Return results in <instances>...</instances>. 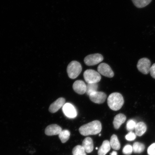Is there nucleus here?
Listing matches in <instances>:
<instances>
[{
	"mask_svg": "<svg viewBox=\"0 0 155 155\" xmlns=\"http://www.w3.org/2000/svg\"><path fill=\"white\" fill-rule=\"evenodd\" d=\"M86 151L81 145H77L72 150L73 155H87Z\"/></svg>",
	"mask_w": 155,
	"mask_h": 155,
	"instance_id": "4be33fe9",
	"label": "nucleus"
},
{
	"mask_svg": "<svg viewBox=\"0 0 155 155\" xmlns=\"http://www.w3.org/2000/svg\"><path fill=\"white\" fill-rule=\"evenodd\" d=\"M65 102L64 98L62 97L58 98L50 105L49 108L50 112L52 113H55L64 105Z\"/></svg>",
	"mask_w": 155,
	"mask_h": 155,
	"instance_id": "9b49d317",
	"label": "nucleus"
},
{
	"mask_svg": "<svg viewBox=\"0 0 155 155\" xmlns=\"http://www.w3.org/2000/svg\"><path fill=\"white\" fill-rule=\"evenodd\" d=\"M136 7L139 8H143L148 5L152 0H131Z\"/></svg>",
	"mask_w": 155,
	"mask_h": 155,
	"instance_id": "a211bd4d",
	"label": "nucleus"
},
{
	"mask_svg": "<svg viewBox=\"0 0 155 155\" xmlns=\"http://www.w3.org/2000/svg\"><path fill=\"white\" fill-rule=\"evenodd\" d=\"M82 146L87 153L92 152L94 150V143L92 139L90 137H87L83 141Z\"/></svg>",
	"mask_w": 155,
	"mask_h": 155,
	"instance_id": "4468645a",
	"label": "nucleus"
},
{
	"mask_svg": "<svg viewBox=\"0 0 155 155\" xmlns=\"http://www.w3.org/2000/svg\"><path fill=\"white\" fill-rule=\"evenodd\" d=\"M62 109L64 114L68 118L73 119L76 117L77 110L72 104L69 103L65 104L63 107Z\"/></svg>",
	"mask_w": 155,
	"mask_h": 155,
	"instance_id": "6e6552de",
	"label": "nucleus"
},
{
	"mask_svg": "<svg viewBox=\"0 0 155 155\" xmlns=\"http://www.w3.org/2000/svg\"><path fill=\"white\" fill-rule=\"evenodd\" d=\"M83 76L85 81L88 83H98L101 79L100 74L92 69L87 70L84 71Z\"/></svg>",
	"mask_w": 155,
	"mask_h": 155,
	"instance_id": "20e7f679",
	"label": "nucleus"
},
{
	"mask_svg": "<svg viewBox=\"0 0 155 155\" xmlns=\"http://www.w3.org/2000/svg\"><path fill=\"white\" fill-rule=\"evenodd\" d=\"M136 122L133 120H130L128 121L127 124V129L128 131H132L135 129L137 125Z\"/></svg>",
	"mask_w": 155,
	"mask_h": 155,
	"instance_id": "5701e85b",
	"label": "nucleus"
},
{
	"mask_svg": "<svg viewBox=\"0 0 155 155\" xmlns=\"http://www.w3.org/2000/svg\"><path fill=\"white\" fill-rule=\"evenodd\" d=\"M98 148H96V150H98Z\"/></svg>",
	"mask_w": 155,
	"mask_h": 155,
	"instance_id": "c85d7f7f",
	"label": "nucleus"
},
{
	"mask_svg": "<svg viewBox=\"0 0 155 155\" xmlns=\"http://www.w3.org/2000/svg\"><path fill=\"white\" fill-rule=\"evenodd\" d=\"M104 60V58L101 54H94L87 56L84 59V62L88 66H93L97 64Z\"/></svg>",
	"mask_w": 155,
	"mask_h": 155,
	"instance_id": "423d86ee",
	"label": "nucleus"
},
{
	"mask_svg": "<svg viewBox=\"0 0 155 155\" xmlns=\"http://www.w3.org/2000/svg\"><path fill=\"white\" fill-rule=\"evenodd\" d=\"M70 136V132L67 130H62L59 134V137L61 142L64 143L69 140Z\"/></svg>",
	"mask_w": 155,
	"mask_h": 155,
	"instance_id": "412c9836",
	"label": "nucleus"
},
{
	"mask_svg": "<svg viewBox=\"0 0 155 155\" xmlns=\"http://www.w3.org/2000/svg\"><path fill=\"white\" fill-rule=\"evenodd\" d=\"M89 98L92 101L95 103L102 104L105 102L107 96L103 92L97 91L90 94Z\"/></svg>",
	"mask_w": 155,
	"mask_h": 155,
	"instance_id": "1a4fd4ad",
	"label": "nucleus"
},
{
	"mask_svg": "<svg viewBox=\"0 0 155 155\" xmlns=\"http://www.w3.org/2000/svg\"><path fill=\"white\" fill-rule=\"evenodd\" d=\"M98 84L97 83H88L87 86V90L86 93L88 96L94 92L97 91Z\"/></svg>",
	"mask_w": 155,
	"mask_h": 155,
	"instance_id": "6ab92c4d",
	"label": "nucleus"
},
{
	"mask_svg": "<svg viewBox=\"0 0 155 155\" xmlns=\"http://www.w3.org/2000/svg\"><path fill=\"white\" fill-rule=\"evenodd\" d=\"M124 99L122 95L119 93H113L110 94L107 99L108 106L113 111L120 109L124 104Z\"/></svg>",
	"mask_w": 155,
	"mask_h": 155,
	"instance_id": "f03ea898",
	"label": "nucleus"
},
{
	"mask_svg": "<svg viewBox=\"0 0 155 155\" xmlns=\"http://www.w3.org/2000/svg\"><path fill=\"white\" fill-rule=\"evenodd\" d=\"M151 61L148 58H141L138 61L137 67L138 70L144 74H147L150 72Z\"/></svg>",
	"mask_w": 155,
	"mask_h": 155,
	"instance_id": "39448f33",
	"label": "nucleus"
},
{
	"mask_svg": "<svg viewBox=\"0 0 155 155\" xmlns=\"http://www.w3.org/2000/svg\"><path fill=\"white\" fill-rule=\"evenodd\" d=\"M117 152H116V151H113L111 153L110 155H117Z\"/></svg>",
	"mask_w": 155,
	"mask_h": 155,
	"instance_id": "cd10ccee",
	"label": "nucleus"
},
{
	"mask_svg": "<svg viewBox=\"0 0 155 155\" xmlns=\"http://www.w3.org/2000/svg\"><path fill=\"white\" fill-rule=\"evenodd\" d=\"M150 73L151 76L153 78L155 79V63H154L153 64L152 66H151Z\"/></svg>",
	"mask_w": 155,
	"mask_h": 155,
	"instance_id": "bb28decb",
	"label": "nucleus"
},
{
	"mask_svg": "<svg viewBox=\"0 0 155 155\" xmlns=\"http://www.w3.org/2000/svg\"><path fill=\"white\" fill-rule=\"evenodd\" d=\"M73 88L74 91L79 94H83L86 92L87 86L82 80L75 81L73 84Z\"/></svg>",
	"mask_w": 155,
	"mask_h": 155,
	"instance_id": "9d476101",
	"label": "nucleus"
},
{
	"mask_svg": "<svg viewBox=\"0 0 155 155\" xmlns=\"http://www.w3.org/2000/svg\"><path fill=\"white\" fill-rule=\"evenodd\" d=\"M62 131L61 127L57 124H52L48 126L45 130V133L48 136L59 135Z\"/></svg>",
	"mask_w": 155,
	"mask_h": 155,
	"instance_id": "f8f14e48",
	"label": "nucleus"
},
{
	"mask_svg": "<svg viewBox=\"0 0 155 155\" xmlns=\"http://www.w3.org/2000/svg\"><path fill=\"white\" fill-rule=\"evenodd\" d=\"M82 71V65L76 61H71L67 68L68 75L70 78L72 79L76 78L80 74Z\"/></svg>",
	"mask_w": 155,
	"mask_h": 155,
	"instance_id": "7ed1b4c3",
	"label": "nucleus"
},
{
	"mask_svg": "<svg viewBox=\"0 0 155 155\" xmlns=\"http://www.w3.org/2000/svg\"><path fill=\"white\" fill-rule=\"evenodd\" d=\"M110 141L107 140H104L98 150V155H106L109 152L111 148Z\"/></svg>",
	"mask_w": 155,
	"mask_h": 155,
	"instance_id": "dca6fc26",
	"label": "nucleus"
},
{
	"mask_svg": "<svg viewBox=\"0 0 155 155\" xmlns=\"http://www.w3.org/2000/svg\"><path fill=\"white\" fill-rule=\"evenodd\" d=\"M101 130V124L98 120L94 121L83 125L79 129V133L84 136L97 134Z\"/></svg>",
	"mask_w": 155,
	"mask_h": 155,
	"instance_id": "f257e3e1",
	"label": "nucleus"
},
{
	"mask_svg": "<svg viewBox=\"0 0 155 155\" xmlns=\"http://www.w3.org/2000/svg\"><path fill=\"white\" fill-rule=\"evenodd\" d=\"M147 152L149 155H155V143H153L148 147Z\"/></svg>",
	"mask_w": 155,
	"mask_h": 155,
	"instance_id": "a878e982",
	"label": "nucleus"
},
{
	"mask_svg": "<svg viewBox=\"0 0 155 155\" xmlns=\"http://www.w3.org/2000/svg\"><path fill=\"white\" fill-rule=\"evenodd\" d=\"M98 72L104 76L108 78L114 76V73L110 66L105 63L100 64L97 68Z\"/></svg>",
	"mask_w": 155,
	"mask_h": 155,
	"instance_id": "0eeeda50",
	"label": "nucleus"
},
{
	"mask_svg": "<svg viewBox=\"0 0 155 155\" xmlns=\"http://www.w3.org/2000/svg\"><path fill=\"white\" fill-rule=\"evenodd\" d=\"M135 129L136 135L139 137H141L146 132L147 130V125L144 122H139L137 124Z\"/></svg>",
	"mask_w": 155,
	"mask_h": 155,
	"instance_id": "2eb2a0df",
	"label": "nucleus"
},
{
	"mask_svg": "<svg viewBox=\"0 0 155 155\" xmlns=\"http://www.w3.org/2000/svg\"><path fill=\"white\" fill-rule=\"evenodd\" d=\"M133 151V147L131 145L127 144L124 147L123 152L124 154L127 155H130L131 154Z\"/></svg>",
	"mask_w": 155,
	"mask_h": 155,
	"instance_id": "b1692460",
	"label": "nucleus"
},
{
	"mask_svg": "<svg viewBox=\"0 0 155 155\" xmlns=\"http://www.w3.org/2000/svg\"><path fill=\"white\" fill-rule=\"evenodd\" d=\"M101 135V134H100L99 135V136H100Z\"/></svg>",
	"mask_w": 155,
	"mask_h": 155,
	"instance_id": "c756f323",
	"label": "nucleus"
},
{
	"mask_svg": "<svg viewBox=\"0 0 155 155\" xmlns=\"http://www.w3.org/2000/svg\"><path fill=\"white\" fill-rule=\"evenodd\" d=\"M133 151L135 153H140L144 151L145 146L142 143L138 142H136L134 143Z\"/></svg>",
	"mask_w": 155,
	"mask_h": 155,
	"instance_id": "aec40b11",
	"label": "nucleus"
},
{
	"mask_svg": "<svg viewBox=\"0 0 155 155\" xmlns=\"http://www.w3.org/2000/svg\"><path fill=\"white\" fill-rule=\"evenodd\" d=\"M110 144L112 148L116 150H119L120 148V144L117 136L112 135L110 139Z\"/></svg>",
	"mask_w": 155,
	"mask_h": 155,
	"instance_id": "f3484780",
	"label": "nucleus"
},
{
	"mask_svg": "<svg viewBox=\"0 0 155 155\" xmlns=\"http://www.w3.org/2000/svg\"><path fill=\"white\" fill-rule=\"evenodd\" d=\"M127 117L123 114H120L114 117L113 122L114 127L116 129H119L122 124L125 123Z\"/></svg>",
	"mask_w": 155,
	"mask_h": 155,
	"instance_id": "ddd939ff",
	"label": "nucleus"
},
{
	"mask_svg": "<svg viewBox=\"0 0 155 155\" xmlns=\"http://www.w3.org/2000/svg\"><path fill=\"white\" fill-rule=\"evenodd\" d=\"M136 138V135L132 131H130L126 135L125 138L128 141H133Z\"/></svg>",
	"mask_w": 155,
	"mask_h": 155,
	"instance_id": "393cba45",
	"label": "nucleus"
}]
</instances>
